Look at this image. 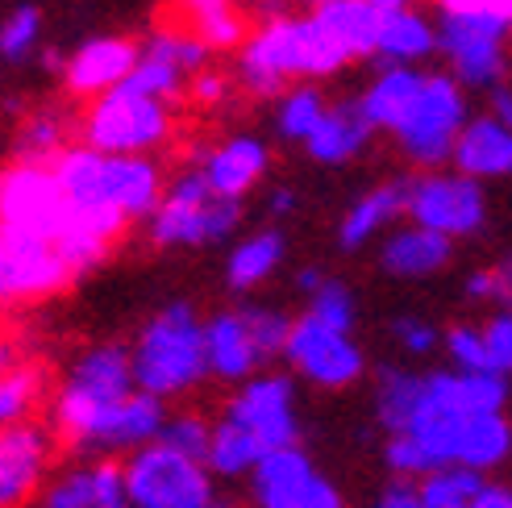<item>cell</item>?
<instances>
[{"instance_id":"74e56055","label":"cell","mask_w":512,"mask_h":508,"mask_svg":"<svg viewBox=\"0 0 512 508\" xmlns=\"http://www.w3.org/2000/svg\"><path fill=\"white\" fill-rule=\"evenodd\" d=\"M38 396H42V379H38V371H30V367H13V371H5V379H0V421H5V425L30 421Z\"/></svg>"},{"instance_id":"8d00e7d4","label":"cell","mask_w":512,"mask_h":508,"mask_svg":"<svg viewBox=\"0 0 512 508\" xmlns=\"http://www.w3.org/2000/svg\"><path fill=\"white\" fill-rule=\"evenodd\" d=\"M188 80H192L188 71H179V67H171L163 59L142 55L138 67H134V75L125 84H130L134 92H142V96H155V100H167V105H171V100L188 96Z\"/></svg>"},{"instance_id":"836d02e7","label":"cell","mask_w":512,"mask_h":508,"mask_svg":"<svg viewBox=\"0 0 512 508\" xmlns=\"http://www.w3.org/2000/svg\"><path fill=\"white\" fill-rule=\"evenodd\" d=\"M142 55L163 59V63H171V67H179V71H188V75H196V71L209 67V46H204L192 30H179V25H163V30L150 34V38L142 42Z\"/></svg>"},{"instance_id":"e0dca14e","label":"cell","mask_w":512,"mask_h":508,"mask_svg":"<svg viewBox=\"0 0 512 508\" xmlns=\"http://www.w3.org/2000/svg\"><path fill=\"white\" fill-rule=\"evenodd\" d=\"M55 454V434L38 421L5 425L0 434V508H21L42 496V479Z\"/></svg>"},{"instance_id":"ffe728a7","label":"cell","mask_w":512,"mask_h":508,"mask_svg":"<svg viewBox=\"0 0 512 508\" xmlns=\"http://www.w3.org/2000/svg\"><path fill=\"white\" fill-rule=\"evenodd\" d=\"M204 342H209V371L213 379H225V384H246L267 363V354L254 342L242 309L213 313L204 321Z\"/></svg>"},{"instance_id":"f35d334b","label":"cell","mask_w":512,"mask_h":508,"mask_svg":"<svg viewBox=\"0 0 512 508\" xmlns=\"http://www.w3.org/2000/svg\"><path fill=\"white\" fill-rule=\"evenodd\" d=\"M167 446H175L179 454H188V459H200L209 463V446H213V421L200 417V413H171L167 425H163V438Z\"/></svg>"},{"instance_id":"d6a6232c","label":"cell","mask_w":512,"mask_h":508,"mask_svg":"<svg viewBox=\"0 0 512 508\" xmlns=\"http://www.w3.org/2000/svg\"><path fill=\"white\" fill-rule=\"evenodd\" d=\"M417 488H421L425 508H463L467 500H475L488 488V479H483V471H471V467H438L425 479H417Z\"/></svg>"},{"instance_id":"b9f144b4","label":"cell","mask_w":512,"mask_h":508,"mask_svg":"<svg viewBox=\"0 0 512 508\" xmlns=\"http://www.w3.org/2000/svg\"><path fill=\"white\" fill-rule=\"evenodd\" d=\"M446 354H450V367L458 371H492L483 325H454L446 334Z\"/></svg>"},{"instance_id":"44dd1931","label":"cell","mask_w":512,"mask_h":508,"mask_svg":"<svg viewBox=\"0 0 512 508\" xmlns=\"http://www.w3.org/2000/svg\"><path fill=\"white\" fill-rule=\"evenodd\" d=\"M200 175L209 180L221 196L229 200H242L254 184L267 175L271 155H267V142L254 138V134H238V138H225L221 146L204 150V159L196 163Z\"/></svg>"},{"instance_id":"3957f363","label":"cell","mask_w":512,"mask_h":508,"mask_svg":"<svg viewBox=\"0 0 512 508\" xmlns=\"http://www.w3.org/2000/svg\"><path fill=\"white\" fill-rule=\"evenodd\" d=\"M138 388L171 400L200 388L209 379V342H204V321L192 304H167L150 317L130 346Z\"/></svg>"},{"instance_id":"7dc6e473","label":"cell","mask_w":512,"mask_h":508,"mask_svg":"<svg viewBox=\"0 0 512 508\" xmlns=\"http://www.w3.org/2000/svg\"><path fill=\"white\" fill-rule=\"evenodd\" d=\"M492 304L496 309H512V254L492 263Z\"/></svg>"},{"instance_id":"ab89813d","label":"cell","mask_w":512,"mask_h":508,"mask_svg":"<svg viewBox=\"0 0 512 508\" xmlns=\"http://www.w3.org/2000/svg\"><path fill=\"white\" fill-rule=\"evenodd\" d=\"M242 317H246V325H250L254 342L263 346L267 363H271V359H279V354L288 350L292 321H288L284 313H279V309H271V304H242Z\"/></svg>"},{"instance_id":"4316f807","label":"cell","mask_w":512,"mask_h":508,"mask_svg":"<svg viewBox=\"0 0 512 508\" xmlns=\"http://www.w3.org/2000/svg\"><path fill=\"white\" fill-rule=\"evenodd\" d=\"M408 213V180H388L371 192H363L346 209L342 225H338V242L346 250H363L367 242H375L383 230H392V221Z\"/></svg>"},{"instance_id":"11a10c76","label":"cell","mask_w":512,"mask_h":508,"mask_svg":"<svg viewBox=\"0 0 512 508\" xmlns=\"http://www.w3.org/2000/svg\"><path fill=\"white\" fill-rule=\"evenodd\" d=\"M367 5H375V9L388 13V9H408V5H413V0H367Z\"/></svg>"},{"instance_id":"52a82bcc","label":"cell","mask_w":512,"mask_h":508,"mask_svg":"<svg viewBox=\"0 0 512 508\" xmlns=\"http://www.w3.org/2000/svg\"><path fill=\"white\" fill-rule=\"evenodd\" d=\"M467 121H471L467 88L458 84L450 71H429L421 96L413 100V109L396 125L392 138L413 167L438 171V167L454 163V146L463 138Z\"/></svg>"},{"instance_id":"1f68e13d","label":"cell","mask_w":512,"mask_h":508,"mask_svg":"<svg viewBox=\"0 0 512 508\" xmlns=\"http://www.w3.org/2000/svg\"><path fill=\"white\" fill-rule=\"evenodd\" d=\"M67 117L55 109H38L17 125V163H55L67 150Z\"/></svg>"},{"instance_id":"7c38bea8","label":"cell","mask_w":512,"mask_h":508,"mask_svg":"<svg viewBox=\"0 0 512 508\" xmlns=\"http://www.w3.org/2000/svg\"><path fill=\"white\" fill-rule=\"evenodd\" d=\"M284 359L300 379H309L317 388H334V392L358 384L367 371L363 346L350 338V329H334L309 313H300L292 321V338H288Z\"/></svg>"},{"instance_id":"9f6ffc18","label":"cell","mask_w":512,"mask_h":508,"mask_svg":"<svg viewBox=\"0 0 512 508\" xmlns=\"http://www.w3.org/2000/svg\"><path fill=\"white\" fill-rule=\"evenodd\" d=\"M304 5H309V9H317V5H329V0H304Z\"/></svg>"},{"instance_id":"f907efd6","label":"cell","mask_w":512,"mask_h":508,"mask_svg":"<svg viewBox=\"0 0 512 508\" xmlns=\"http://www.w3.org/2000/svg\"><path fill=\"white\" fill-rule=\"evenodd\" d=\"M467 296L492 304V267H483V271H475V275L467 279Z\"/></svg>"},{"instance_id":"4fadbf2b","label":"cell","mask_w":512,"mask_h":508,"mask_svg":"<svg viewBox=\"0 0 512 508\" xmlns=\"http://www.w3.org/2000/svg\"><path fill=\"white\" fill-rule=\"evenodd\" d=\"M254 508H346L342 492L313 467L300 446L267 450L250 475Z\"/></svg>"},{"instance_id":"30bf717a","label":"cell","mask_w":512,"mask_h":508,"mask_svg":"<svg viewBox=\"0 0 512 508\" xmlns=\"http://www.w3.org/2000/svg\"><path fill=\"white\" fill-rule=\"evenodd\" d=\"M408 438L421 446L429 471L471 467L488 475L512 454V425L504 413H446L408 429Z\"/></svg>"},{"instance_id":"f546056e","label":"cell","mask_w":512,"mask_h":508,"mask_svg":"<svg viewBox=\"0 0 512 508\" xmlns=\"http://www.w3.org/2000/svg\"><path fill=\"white\" fill-rule=\"evenodd\" d=\"M263 442L250 434L246 425H238L234 417H217L213 421V446H209V471L217 479H238V475H254V467L263 463Z\"/></svg>"},{"instance_id":"6da1fadb","label":"cell","mask_w":512,"mask_h":508,"mask_svg":"<svg viewBox=\"0 0 512 508\" xmlns=\"http://www.w3.org/2000/svg\"><path fill=\"white\" fill-rule=\"evenodd\" d=\"M50 171L63 188L67 209L109 242L121 238L125 225L155 217L167 192L163 167L150 155H105L84 142L67 146Z\"/></svg>"},{"instance_id":"bcb514c9","label":"cell","mask_w":512,"mask_h":508,"mask_svg":"<svg viewBox=\"0 0 512 508\" xmlns=\"http://www.w3.org/2000/svg\"><path fill=\"white\" fill-rule=\"evenodd\" d=\"M375 508H425L417 479H392V484L375 496Z\"/></svg>"},{"instance_id":"4dcf8cb0","label":"cell","mask_w":512,"mask_h":508,"mask_svg":"<svg viewBox=\"0 0 512 508\" xmlns=\"http://www.w3.org/2000/svg\"><path fill=\"white\" fill-rule=\"evenodd\" d=\"M325 113H329V100L317 84H292L275 100V130L288 142H309L313 130L325 121Z\"/></svg>"},{"instance_id":"db71d44e","label":"cell","mask_w":512,"mask_h":508,"mask_svg":"<svg viewBox=\"0 0 512 508\" xmlns=\"http://www.w3.org/2000/svg\"><path fill=\"white\" fill-rule=\"evenodd\" d=\"M213 5H225V0H179L184 13H200V9H213Z\"/></svg>"},{"instance_id":"9a60e30c","label":"cell","mask_w":512,"mask_h":508,"mask_svg":"<svg viewBox=\"0 0 512 508\" xmlns=\"http://www.w3.org/2000/svg\"><path fill=\"white\" fill-rule=\"evenodd\" d=\"M167 417L171 413L163 409V400L138 388V392H130L125 400H117L113 409L100 413L84 429V434H80L75 450L96 454V459H109V454H134V450H142V446L163 438Z\"/></svg>"},{"instance_id":"ba28073f","label":"cell","mask_w":512,"mask_h":508,"mask_svg":"<svg viewBox=\"0 0 512 508\" xmlns=\"http://www.w3.org/2000/svg\"><path fill=\"white\" fill-rule=\"evenodd\" d=\"M75 130H80L84 146L105 150V155H155L171 138V109L167 100L142 96L130 84H121L88 100Z\"/></svg>"},{"instance_id":"484cf974","label":"cell","mask_w":512,"mask_h":508,"mask_svg":"<svg viewBox=\"0 0 512 508\" xmlns=\"http://www.w3.org/2000/svg\"><path fill=\"white\" fill-rule=\"evenodd\" d=\"M425 75L421 67H375V75L367 80V88L358 92V105L371 117L375 130H388L396 134V125L408 117L413 100L425 88Z\"/></svg>"},{"instance_id":"d6986e66","label":"cell","mask_w":512,"mask_h":508,"mask_svg":"<svg viewBox=\"0 0 512 508\" xmlns=\"http://www.w3.org/2000/svg\"><path fill=\"white\" fill-rule=\"evenodd\" d=\"M38 508H130L125 471L113 459H88L55 475L38 496Z\"/></svg>"},{"instance_id":"7bdbcfd3","label":"cell","mask_w":512,"mask_h":508,"mask_svg":"<svg viewBox=\"0 0 512 508\" xmlns=\"http://www.w3.org/2000/svg\"><path fill=\"white\" fill-rule=\"evenodd\" d=\"M483 342H488V363L496 375H512V309H496L483 321Z\"/></svg>"},{"instance_id":"5bb4252c","label":"cell","mask_w":512,"mask_h":508,"mask_svg":"<svg viewBox=\"0 0 512 508\" xmlns=\"http://www.w3.org/2000/svg\"><path fill=\"white\" fill-rule=\"evenodd\" d=\"M225 417L246 425L263 442V450H284V446H296L300 438L296 388H292V379L271 375V371H259L246 384H238V392L225 404Z\"/></svg>"},{"instance_id":"f6af8a7d","label":"cell","mask_w":512,"mask_h":508,"mask_svg":"<svg viewBox=\"0 0 512 508\" xmlns=\"http://www.w3.org/2000/svg\"><path fill=\"white\" fill-rule=\"evenodd\" d=\"M225 96H229V75H221V71H213V67L196 71L192 80H188V100H196V105H204V109L221 105Z\"/></svg>"},{"instance_id":"ac0fdd59","label":"cell","mask_w":512,"mask_h":508,"mask_svg":"<svg viewBox=\"0 0 512 508\" xmlns=\"http://www.w3.org/2000/svg\"><path fill=\"white\" fill-rule=\"evenodd\" d=\"M142 59V42H130V38H88L84 46H75L71 55L63 59V88L71 96H84V100H96L113 88H121L125 80L134 75Z\"/></svg>"},{"instance_id":"d4e9b609","label":"cell","mask_w":512,"mask_h":508,"mask_svg":"<svg viewBox=\"0 0 512 508\" xmlns=\"http://www.w3.org/2000/svg\"><path fill=\"white\" fill-rule=\"evenodd\" d=\"M433 55H438V21L425 17L417 5L383 13L379 50H375L379 67H417Z\"/></svg>"},{"instance_id":"5b68a950","label":"cell","mask_w":512,"mask_h":508,"mask_svg":"<svg viewBox=\"0 0 512 508\" xmlns=\"http://www.w3.org/2000/svg\"><path fill=\"white\" fill-rule=\"evenodd\" d=\"M238 221H242V200L221 196L200 175V167H188L167 184L155 217L146 221V234L155 246L200 250V246L225 242L238 230Z\"/></svg>"},{"instance_id":"cb8c5ba5","label":"cell","mask_w":512,"mask_h":508,"mask_svg":"<svg viewBox=\"0 0 512 508\" xmlns=\"http://www.w3.org/2000/svg\"><path fill=\"white\" fill-rule=\"evenodd\" d=\"M450 238L446 234H433L425 230V225H400V230H392L388 238H383L379 246V267L388 271L392 279H425L433 271H442L450 263Z\"/></svg>"},{"instance_id":"603a6c76","label":"cell","mask_w":512,"mask_h":508,"mask_svg":"<svg viewBox=\"0 0 512 508\" xmlns=\"http://www.w3.org/2000/svg\"><path fill=\"white\" fill-rule=\"evenodd\" d=\"M371 138H375V125H371V117L363 113V105H358V96H354V100H338V105H329L325 121L313 130V138L304 142V150H309V155L317 163H325V167H342V163L363 155V150L371 146Z\"/></svg>"},{"instance_id":"2e32d148","label":"cell","mask_w":512,"mask_h":508,"mask_svg":"<svg viewBox=\"0 0 512 508\" xmlns=\"http://www.w3.org/2000/svg\"><path fill=\"white\" fill-rule=\"evenodd\" d=\"M75 271L67 267L63 250L34 234H9L0 230V292L5 300H38L59 292Z\"/></svg>"},{"instance_id":"f5cc1de1","label":"cell","mask_w":512,"mask_h":508,"mask_svg":"<svg viewBox=\"0 0 512 508\" xmlns=\"http://www.w3.org/2000/svg\"><path fill=\"white\" fill-rule=\"evenodd\" d=\"M267 205H271V213L284 217V213H292V209H296V192H292V188H275Z\"/></svg>"},{"instance_id":"816d5d0a","label":"cell","mask_w":512,"mask_h":508,"mask_svg":"<svg viewBox=\"0 0 512 508\" xmlns=\"http://www.w3.org/2000/svg\"><path fill=\"white\" fill-rule=\"evenodd\" d=\"M325 279H329V275H325L321 267H304V271L296 275V284H300V292H304V296H313V292L325 284Z\"/></svg>"},{"instance_id":"ee69618b","label":"cell","mask_w":512,"mask_h":508,"mask_svg":"<svg viewBox=\"0 0 512 508\" xmlns=\"http://www.w3.org/2000/svg\"><path fill=\"white\" fill-rule=\"evenodd\" d=\"M392 338H396V346L408 350V354H429L433 346L442 342L438 329H433L425 317H413V313H404V317L392 321Z\"/></svg>"},{"instance_id":"60d3db41","label":"cell","mask_w":512,"mask_h":508,"mask_svg":"<svg viewBox=\"0 0 512 508\" xmlns=\"http://www.w3.org/2000/svg\"><path fill=\"white\" fill-rule=\"evenodd\" d=\"M309 317L334 325V329H354V317H358L354 292L342 284V279H325V284L309 296Z\"/></svg>"},{"instance_id":"7402d4cb","label":"cell","mask_w":512,"mask_h":508,"mask_svg":"<svg viewBox=\"0 0 512 508\" xmlns=\"http://www.w3.org/2000/svg\"><path fill=\"white\" fill-rule=\"evenodd\" d=\"M471 180H508L512 175V125L496 121L492 113H479L467 121L463 138L454 146V163Z\"/></svg>"},{"instance_id":"277c9868","label":"cell","mask_w":512,"mask_h":508,"mask_svg":"<svg viewBox=\"0 0 512 508\" xmlns=\"http://www.w3.org/2000/svg\"><path fill=\"white\" fill-rule=\"evenodd\" d=\"M508 38H512V21H504L492 9H475V5L438 9V55L467 92L488 96L508 80V63H512Z\"/></svg>"},{"instance_id":"8992f818","label":"cell","mask_w":512,"mask_h":508,"mask_svg":"<svg viewBox=\"0 0 512 508\" xmlns=\"http://www.w3.org/2000/svg\"><path fill=\"white\" fill-rule=\"evenodd\" d=\"M130 392H138V375H134V354L117 346V342H100L92 350H84L80 359L71 363L67 379L55 392V429L67 446L80 442L84 429L113 409L117 400H125Z\"/></svg>"},{"instance_id":"e575fe53","label":"cell","mask_w":512,"mask_h":508,"mask_svg":"<svg viewBox=\"0 0 512 508\" xmlns=\"http://www.w3.org/2000/svg\"><path fill=\"white\" fill-rule=\"evenodd\" d=\"M188 30L209 46V50H242V42L250 38L246 34V17L234 9V0L225 5H213V9H200V13H188Z\"/></svg>"},{"instance_id":"d590c367","label":"cell","mask_w":512,"mask_h":508,"mask_svg":"<svg viewBox=\"0 0 512 508\" xmlns=\"http://www.w3.org/2000/svg\"><path fill=\"white\" fill-rule=\"evenodd\" d=\"M42 46V9L38 5H13L0 21V59L25 63Z\"/></svg>"},{"instance_id":"9c48e42d","label":"cell","mask_w":512,"mask_h":508,"mask_svg":"<svg viewBox=\"0 0 512 508\" xmlns=\"http://www.w3.org/2000/svg\"><path fill=\"white\" fill-rule=\"evenodd\" d=\"M130 508H217L209 463L188 459L167 442H150L121 463Z\"/></svg>"},{"instance_id":"c3c4849f","label":"cell","mask_w":512,"mask_h":508,"mask_svg":"<svg viewBox=\"0 0 512 508\" xmlns=\"http://www.w3.org/2000/svg\"><path fill=\"white\" fill-rule=\"evenodd\" d=\"M463 508H512V488L508 484H492L488 479V488H483L475 500H467Z\"/></svg>"},{"instance_id":"8fae6325","label":"cell","mask_w":512,"mask_h":508,"mask_svg":"<svg viewBox=\"0 0 512 508\" xmlns=\"http://www.w3.org/2000/svg\"><path fill=\"white\" fill-rule=\"evenodd\" d=\"M413 225H425L433 234L467 238L479 234L488 221V196L483 184L463 175L458 167H438V171H421L417 180H408V213Z\"/></svg>"},{"instance_id":"f1b7e54d","label":"cell","mask_w":512,"mask_h":508,"mask_svg":"<svg viewBox=\"0 0 512 508\" xmlns=\"http://www.w3.org/2000/svg\"><path fill=\"white\" fill-rule=\"evenodd\" d=\"M279 263H284V234L279 230H259L242 238L234 250H229L225 259V279L234 292H250L267 284V279L279 271Z\"/></svg>"},{"instance_id":"7a4b0ae2","label":"cell","mask_w":512,"mask_h":508,"mask_svg":"<svg viewBox=\"0 0 512 508\" xmlns=\"http://www.w3.org/2000/svg\"><path fill=\"white\" fill-rule=\"evenodd\" d=\"M350 63L334 34L309 13H284L259 21L238 50V84L250 96H284L292 84H317Z\"/></svg>"},{"instance_id":"681fc988","label":"cell","mask_w":512,"mask_h":508,"mask_svg":"<svg viewBox=\"0 0 512 508\" xmlns=\"http://www.w3.org/2000/svg\"><path fill=\"white\" fill-rule=\"evenodd\" d=\"M483 113H492L496 121L512 125V80H504L500 88H492V92H488V109H483Z\"/></svg>"},{"instance_id":"83f0119b","label":"cell","mask_w":512,"mask_h":508,"mask_svg":"<svg viewBox=\"0 0 512 508\" xmlns=\"http://www.w3.org/2000/svg\"><path fill=\"white\" fill-rule=\"evenodd\" d=\"M321 17V25L334 42L354 59H375L379 50V30H383V9L367 5V0H329V5H317L313 9Z\"/></svg>"}]
</instances>
